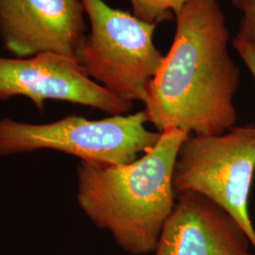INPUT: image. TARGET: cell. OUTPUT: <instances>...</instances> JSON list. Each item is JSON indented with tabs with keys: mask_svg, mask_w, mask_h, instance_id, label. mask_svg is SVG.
Instances as JSON below:
<instances>
[{
	"mask_svg": "<svg viewBox=\"0 0 255 255\" xmlns=\"http://www.w3.org/2000/svg\"><path fill=\"white\" fill-rule=\"evenodd\" d=\"M255 171V126L234 127L219 135L190 134L174 165L176 195L195 192L225 210L255 251L249 198Z\"/></svg>",
	"mask_w": 255,
	"mask_h": 255,
	"instance_id": "cell-5",
	"label": "cell"
},
{
	"mask_svg": "<svg viewBox=\"0 0 255 255\" xmlns=\"http://www.w3.org/2000/svg\"><path fill=\"white\" fill-rule=\"evenodd\" d=\"M132 14L147 23L159 24L170 20L174 12L183 6L188 0H128Z\"/></svg>",
	"mask_w": 255,
	"mask_h": 255,
	"instance_id": "cell-9",
	"label": "cell"
},
{
	"mask_svg": "<svg viewBox=\"0 0 255 255\" xmlns=\"http://www.w3.org/2000/svg\"><path fill=\"white\" fill-rule=\"evenodd\" d=\"M245 232L225 210L195 192L177 195L154 255H254Z\"/></svg>",
	"mask_w": 255,
	"mask_h": 255,
	"instance_id": "cell-8",
	"label": "cell"
},
{
	"mask_svg": "<svg viewBox=\"0 0 255 255\" xmlns=\"http://www.w3.org/2000/svg\"><path fill=\"white\" fill-rule=\"evenodd\" d=\"M173 42L146 88L147 121L159 132L219 135L236 126L240 69L219 0H188L174 12Z\"/></svg>",
	"mask_w": 255,
	"mask_h": 255,
	"instance_id": "cell-1",
	"label": "cell"
},
{
	"mask_svg": "<svg viewBox=\"0 0 255 255\" xmlns=\"http://www.w3.org/2000/svg\"><path fill=\"white\" fill-rule=\"evenodd\" d=\"M145 111L90 120L68 116L46 124L0 119V156L53 149L99 165L129 164L157 144Z\"/></svg>",
	"mask_w": 255,
	"mask_h": 255,
	"instance_id": "cell-3",
	"label": "cell"
},
{
	"mask_svg": "<svg viewBox=\"0 0 255 255\" xmlns=\"http://www.w3.org/2000/svg\"><path fill=\"white\" fill-rule=\"evenodd\" d=\"M90 22L77 61L93 81L123 101L143 102L164 55L153 43L156 24L103 0H81Z\"/></svg>",
	"mask_w": 255,
	"mask_h": 255,
	"instance_id": "cell-4",
	"label": "cell"
},
{
	"mask_svg": "<svg viewBox=\"0 0 255 255\" xmlns=\"http://www.w3.org/2000/svg\"><path fill=\"white\" fill-rule=\"evenodd\" d=\"M231 2L242 13L236 37L255 46V0H231Z\"/></svg>",
	"mask_w": 255,
	"mask_h": 255,
	"instance_id": "cell-10",
	"label": "cell"
},
{
	"mask_svg": "<svg viewBox=\"0 0 255 255\" xmlns=\"http://www.w3.org/2000/svg\"><path fill=\"white\" fill-rule=\"evenodd\" d=\"M81 0H0V40L14 57L56 53L77 60L86 36Z\"/></svg>",
	"mask_w": 255,
	"mask_h": 255,
	"instance_id": "cell-7",
	"label": "cell"
},
{
	"mask_svg": "<svg viewBox=\"0 0 255 255\" xmlns=\"http://www.w3.org/2000/svg\"><path fill=\"white\" fill-rule=\"evenodd\" d=\"M18 96L30 100L40 111L47 101L88 106L110 116L126 115L133 107L93 81L76 59L56 53L0 56V101Z\"/></svg>",
	"mask_w": 255,
	"mask_h": 255,
	"instance_id": "cell-6",
	"label": "cell"
},
{
	"mask_svg": "<svg viewBox=\"0 0 255 255\" xmlns=\"http://www.w3.org/2000/svg\"><path fill=\"white\" fill-rule=\"evenodd\" d=\"M188 135L179 128H166L151 149L129 164L81 162L77 167L79 206L128 254L154 253L175 205L174 165Z\"/></svg>",
	"mask_w": 255,
	"mask_h": 255,
	"instance_id": "cell-2",
	"label": "cell"
},
{
	"mask_svg": "<svg viewBox=\"0 0 255 255\" xmlns=\"http://www.w3.org/2000/svg\"><path fill=\"white\" fill-rule=\"evenodd\" d=\"M233 46L237 51L255 82V46L237 37L233 39Z\"/></svg>",
	"mask_w": 255,
	"mask_h": 255,
	"instance_id": "cell-11",
	"label": "cell"
}]
</instances>
